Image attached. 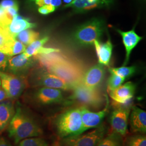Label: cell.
I'll return each mask as SVG.
<instances>
[{"mask_svg": "<svg viewBox=\"0 0 146 146\" xmlns=\"http://www.w3.org/2000/svg\"><path fill=\"white\" fill-rule=\"evenodd\" d=\"M135 92V84L131 82H128L114 90L109 91L108 93L110 97L115 102L125 104L132 100Z\"/></svg>", "mask_w": 146, "mask_h": 146, "instance_id": "15", "label": "cell"}, {"mask_svg": "<svg viewBox=\"0 0 146 146\" xmlns=\"http://www.w3.org/2000/svg\"><path fill=\"white\" fill-rule=\"evenodd\" d=\"M7 98V94L3 89L0 88V102Z\"/></svg>", "mask_w": 146, "mask_h": 146, "instance_id": "35", "label": "cell"}, {"mask_svg": "<svg viewBox=\"0 0 146 146\" xmlns=\"http://www.w3.org/2000/svg\"><path fill=\"white\" fill-rule=\"evenodd\" d=\"M0 146H12L8 141L3 137H0Z\"/></svg>", "mask_w": 146, "mask_h": 146, "instance_id": "34", "label": "cell"}, {"mask_svg": "<svg viewBox=\"0 0 146 146\" xmlns=\"http://www.w3.org/2000/svg\"><path fill=\"white\" fill-rule=\"evenodd\" d=\"M130 110L115 109L110 116V123L112 129L120 135H125L127 131Z\"/></svg>", "mask_w": 146, "mask_h": 146, "instance_id": "13", "label": "cell"}, {"mask_svg": "<svg viewBox=\"0 0 146 146\" xmlns=\"http://www.w3.org/2000/svg\"><path fill=\"white\" fill-rule=\"evenodd\" d=\"M125 78L120 77L119 76L111 73V75L107 81L108 91H111L120 87L124 82Z\"/></svg>", "mask_w": 146, "mask_h": 146, "instance_id": "29", "label": "cell"}, {"mask_svg": "<svg viewBox=\"0 0 146 146\" xmlns=\"http://www.w3.org/2000/svg\"><path fill=\"white\" fill-rule=\"evenodd\" d=\"M1 79H0V86H1Z\"/></svg>", "mask_w": 146, "mask_h": 146, "instance_id": "38", "label": "cell"}, {"mask_svg": "<svg viewBox=\"0 0 146 146\" xmlns=\"http://www.w3.org/2000/svg\"><path fill=\"white\" fill-rule=\"evenodd\" d=\"M45 69L70 84L73 88L81 84L84 73L78 63L66 55L58 62Z\"/></svg>", "mask_w": 146, "mask_h": 146, "instance_id": "3", "label": "cell"}, {"mask_svg": "<svg viewBox=\"0 0 146 146\" xmlns=\"http://www.w3.org/2000/svg\"><path fill=\"white\" fill-rule=\"evenodd\" d=\"M30 1L39 7L44 5H52L58 8L62 3L61 0H30Z\"/></svg>", "mask_w": 146, "mask_h": 146, "instance_id": "30", "label": "cell"}, {"mask_svg": "<svg viewBox=\"0 0 146 146\" xmlns=\"http://www.w3.org/2000/svg\"><path fill=\"white\" fill-rule=\"evenodd\" d=\"M106 106L104 108L99 111H92L85 106H81V120L82 123L83 132L90 129L96 128L101 125L109 108V101L106 97Z\"/></svg>", "mask_w": 146, "mask_h": 146, "instance_id": "9", "label": "cell"}, {"mask_svg": "<svg viewBox=\"0 0 146 146\" xmlns=\"http://www.w3.org/2000/svg\"><path fill=\"white\" fill-rule=\"evenodd\" d=\"M34 99L38 104L49 105L62 103L64 98L61 89L42 87L34 93Z\"/></svg>", "mask_w": 146, "mask_h": 146, "instance_id": "11", "label": "cell"}, {"mask_svg": "<svg viewBox=\"0 0 146 146\" xmlns=\"http://www.w3.org/2000/svg\"><path fill=\"white\" fill-rule=\"evenodd\" d=\"M54 125L61 139L83 133L81 107L71 108L58 114L54 121Z\"/></svg>", "mask_w": 146, "mask_h": 146, "instance_id": "2", "label": "cell"}, {"mask_svg": "<svg viewBox=\"0 0 146 146\" xmlns=\"http://www.w3.org/2000/svg\"><path fill=\"white\" fill-rule=\"evenodd\" d=\"M14 39L5 28L0 25V52L5 54L11 42Z\"/></svg>", "mask_w": 146, "mask_h": 146, "instance_id": "24", "label": "cell"}, {"mask_svg": "<svg viewBox=\"0 0 146 146\" xmlns=\"http://www.w3.org/2000/svg\"><path fill=\"white\" fill-rule=\"evenodd\" d=\"M117 31L122 37L123 43L125 48V58L124 62V66H125L129 60L131 52L133 49L142 39V37L139 36L136 33L134 29L127 31H122L118 29Z\"/></svg>", "mask_w": 146, "mask_h": 146, "instance_id": "17", "label": "cell"}, {"mask_svg": "<svg viewBox=\"0 0 146 146\" xmlns=\"http://www.w3.org/2000/svg\"><path fill=\"white\" fill-rule=\"evenodd\" d=\"M33 56L28 58L23 53L15 56H10L8 60L7 68L9 73L17 75L26 76L27 72L34 64Z\"/></svg>", "mask_w": 146, "mask_h": 146, "instance_id": "10", "label": "cell"}, {"mask_svg": "<svg viewBox=\"0 0 146 146\" xmlns=\"http://www.w3.org/2000/svg\"></svg>", "mask_w": 146, "mask_h": 146, "instance_id": "39", "label": "cell"}, {"mask_svg": "<svg viewBox=\"0 0 146 146\" xmlns=\"http://www.w3.org/2000/svg\"><path fill=\"white\" fill-rule=\"evenodd\" d=\"M9 57L5 53L0 52V71L3 72L6 70Z\"/></svg>", "mask_w": 146, "mask_h": 146, "instance_id": "31", "label": "cell"}, {"mask_svg": "<svg viewBox=\"0 0 146 146\" xmlns=\"http://www.w3.org/2000/svg\"><path fill=\"white\" fill-rule=\"evenodd\" d=\"M123 146H146V137L143 134H136L127 137Z\"/></svg>", "mask_w": 146, "mask_h": 146, "instance_id": "25", "label": "cell"}, {"mask_svg": "<svg viewBox=\"0 0 146 146\" xmlns=\"http://www.w3.org/2000/svg\"><path fill=\"white\" fill-rule=\"evenodd\" d=\"M2 26L5 27L11 36L15 38L16 35L20 32L28 29L33 28L36 25L35 23H31L26 18L17 15L13 19L11 22Z\"/></svg>", "mask_w": 146, "mask_h": 146, "instance_id": "18", "label": "cell"}, {"mask_svg": "<svg viewBox=\"0 0 146 146\" xmlns=\"http://www.w3.org/2000/svg\"><path fill=\"white\" fill-rule=\"evenodd\" d=\"M56 9V8L52 5H44L38 8V12L42 15H47L52 13Z\"/></svg>", "mask_w": 146, "mask_h": 146, "instance_id": "32", "label": "cell"}, {"mask_svg": "<svg viewBox=\"0 0 146 146\" xmlns=\"http://www.w3.org/2000/svg\"><path fill=\"white\" fill-rule=\"evenodd\" d=\"M26 48V47L24 44L18 40H16L15 38L11 42L10 46L5 52V54L11 57L17 54L23 53Z\"/></svg>", "mask_w": 146, "mask_h": 146, "instance_id": "27", "label": "cell"}, {"mask_svg": "<svg viewBox=\"0 0 146 146\" xmlns=\"http://www.w3.org/2000/svg\"><path fill=\"white\" fill-rule=\"evenodd\" d=\"M40 34L31 29H26L18 33L15 37L16 40L22 42L25 46H28L32 42L38 40Z\"/></svg>", "mask_w": 146, "mask_h": 146, "instance_id": "21", "label": "cell"}, {"mask_svg": "<svg viewBox=\"0 0 146 146\" xmlns=\"http://www.w3.org/2000/svg\"><path fill=\"white\" fill-rule=\"evenodd\" d=\"M73 0H63V1L65 2V3H70L72 1H73Z\"/></svg>", "mask_w": 146, "mask_h": 146, "instance_id": "36", "label": "cell"}, {"mask_svg": "<svg viewBox=\"0 0 146 146\" xmlns=\"http://www.w3.org/2000/svg\"><path fill=\"white\" fill-rule=\"evenodd\" d=\"M48 40L49 38L48 37H44L41 39L37 40L29 44L23 53L28 58L36 55L40 49L46 42H48Z\"/></svg>", "mask_w": 146, "mask_h": 146, "instance_id": "22", "label": "cell"}, {"mask_svg": "<svg viewBox=\"0 0 146 146\" xmlns=\"http://www.w3.org/2000/svg\"><path fill=\"white\" fill-rule=\"evenodd\" d=\"M14 106L10 102L0 103V132L4 131L14 114Z\"/></svg>", "mask_w": 146, "mask_h": 146, "instance_id": "20", "label": "cell"}, {"mask_svg": "<svg viewBox=\"0 0 146 146\" xmlns=\"http://www.w3.org/2000/svg\"><path fill=\"white\" fill-rule=\"evenodd\" d=\"M2 9H1V8H0V12H1V11H2Z\"/></svg>", "mask_w": 146, "mask_h": 146, "instance_id": "37", "label": "cell"}, {"mask_svg": "<svg viewBox=\"0 0 146 146\" xmlns=\"http://www.w3.org/2000/svg\"><path fill=\"white\" fill-rule=\"evenodd\" d=\"M110 73H113L123 78H128L131 77L135 73L136 67L134 66L131 67H121L118 68H109Z\"/></svg>", "mask_w": 146, "mask_h": 146, "instance_id": "26", "label": "cell"}, {"mask_svg": "<svg viewBox=\"0 0 146 146\" xmlns=\"http://www.w3.org/2000/svg\"><path fill=\"white\" fill-rule=\"evenodd\" d=\"M48 143L43 139L31 137L25 139L17 143V146H47Z\"/></svg>", "mask_w": 146, "mask_h": 146, "instance_id": "28", "label": "cell"}, {"mask_svg": "<svg viewBox=\"0 0 146 146\" xmlns=\"http://www.w3.org/2000/svg\"><path fill=\"white\" fill-rule=\"evenodd\" d=\"M96 146H123L122 136L113 131L104 137Z\"/></svg>", "mask_w": 146, "mask_h": 146, "instance_id": "23", "label": "cell"}, {"mask_svg": "<svg viewBox=\"0 0 146 146\" xmlns=\"http://www.w3.org/2000/svg\"><path fill=\"white\" fill-rule=\"evenodd\" d=\"M105 26L103 20L99 19L90 20L78 27L73 33V41L78 46L87 47L94 44L99 40L104 32Z\"/></svg>", "mask_w": 146, "mask_h": 146, "instance_id": "4", "label": "cell"}, {"mask_svg": "<svg viewBox=\"0 0 146 146\" xmlns=\"http://www.w3.org/2000/svg\"><path fill=\"white\" fill-rule=\"evenodd\" d=\"M29 84L34 87H44L61 90H72L73 87L61 78L42 69L35 71L29 80Z\"/></svg>", "mask_w": 146, "mask_h": 146, "instance_id": "7", "label": "cell"}, {"mask_svg": "<svg viewBox=\"0 0 146 146\" xmlns=\"http://www.w3.org/2000/svg\"><path fill=\"white\" fill-rule=\"evenodd\" d=\"M97 56L100 64L108 66L112 55L113 46L110 40L106 43H101L99 40L94 42Z\"/></svg>", "mask_w": 146, "mask_h": 146, "instance_id": "19", "label": "cell"}, {"mask_svg": "<svg viewBox=\"0 0 146 146\" xmlns=\"http://www.w3.org/2000/svg\"><path fill=\"white\" fill-rule=\"evenodd\" d=\"M113 1V0H73L64 7L71 8L77 13H84L95 8L108 7Z\"/></svg>", "mask_w": 146, "mask_h": 146, "instance_id": "14", "label": "cell"}, {"mask_svg": "<svg viewBox=\"0 0 146 146\" xmlns=\"http://www.w3.org/2000/svg\"><path fill=\"white\" fill-rule=\"evenodd\" d=\"M130 123L131 131L145 134L146 132V112L137 106L131 108Z\"/></svg>", "mask_w": 146, "mask_h": 146, "instance_id": "16", "label": "cell"}, {"mask_svg": "<svg viewBox=\"0 0 146 146\" xmlns=\"http://www.w3.org/2000/svg\"><path fill=\"white\" fill-rule=\"evenodd\" d=\"M19 5V3L16 0H2L0 2V8L2 9Z\"/></svg>", "mask_w": 146, "mask_h": 146, "instance_id": "33", "label": "cell"}, {"mask_svg": "<svg viewBox=\"0 0 146 146\" xmlns=\"http://www.w3.org/2000/svg\"><path fill=\"white\" fill-rule=\"evenodd\" d=\"M0 79L2 88L7 94V98H19L28 84L26 76L17 75L0 71Z\"/></svg>", "mask_w": 146, "mask_h": 146, "instance_id": "8", "label": "cell"}, {"mask_svg": "<svg viewBox=\"0 0 146 146\" xmlns=\"http://www.w3.org/2000/svg\"><path fill=\"white\" fill-rule=\"evenodd\" d=\"M104 65L96 64L84 72L81 84L91 89H98L102 83L105 75Z\"/></svg>", "mask_w": 146, "mask_h": 146, "instance_id": "12", "label": "cell"}, {"mask_svg": "<svg viewBox=\"0 0 146 146\" xmlns=\"http://www.w3.org/2000/svg\"><path fill=\"white\" fill-rule=\"evenodd\" d=\"M8 131L9 137L16 144L26 138L38 137L43 133L36 121L20 107H17Z\"/></svg>", "mask_w": 146, "mask_h": 146, "instance_id": "1", "label": "cell"}, {"mask_svg": "<svg viewBox=\"0 0 146 146\" xmlns=\"http://www.w3.org/2000/svg\"><path fill=\"white\" fill-rule=\"evenodd\" d=\"M107 131L106 126L101 125L87 133L62 139L60 146H96Z\"/></svg>", "mask_w": 146, "mask_h": 146, "instance_id": "6", "label": "cell"}, {"mask_svg": "<svg viewBox=\"0 0 146 146\" xmlns=\"http://www.w3.org/2000/svg\"><path fill=\"white\" fill-rule=\"evenodd\" d=\"M73 94L68 98L66 104L78 102L82 106L99 108L104 103V97L98 89L88 88L79 84L73 89Z\"/></svg>", "mask_w": 146, "mask_h": 146, "instance_id": "5", "label": "cell"}]
</instances>
